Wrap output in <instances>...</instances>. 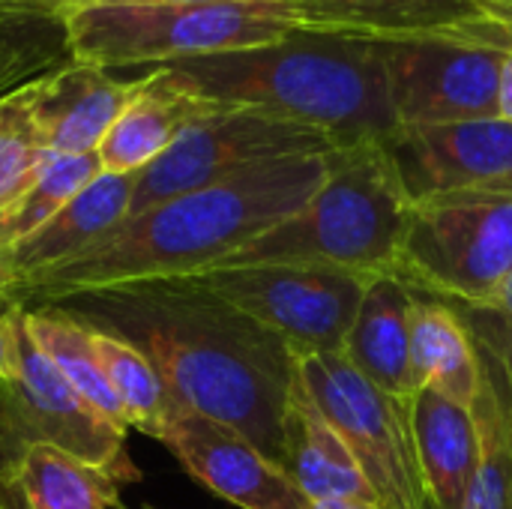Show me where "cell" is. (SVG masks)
Listing matches in <instances>:
<instances>
[{
	"instance_id": "obj_1",
	"label": "cell",
	"mask_w": 512,
	"mask_h": 509,
	"mask_svg": "<svg viewBox=\"0 0 512 509\" xmlns=\"http://www.w3.org/2000/svg\"><path fill=\"white\" fill-rule=\"evenodd\" d=\"M75 321L141 348L171 399L243 435L282 468L294 348L192 276L123 285L54 303Z\"/></svg>"
},
{
	"instance_id": "obj_2",
	"label": "cell",
	"mask_w": 512,
	"mask_h": 509,
	"mask_svg": "<svg viewBox=\"0 0 512 509\" xmlns=\"http://www.w3.org/2000/svg\"><path fill=\"white\" fill-rule=\"evenodd\" d=\"M327 171L330 153L285 156L174 195L126 216L81 255L9 288L6 297L30 309L93 291L210 273L228 255L303 210Z\"/></svg>"
},
{
	"instance_id": "obj_3",
	"label": "cell",
	"mask_w": 512,
	"mask_h": 509,
	"mask_svg": "<svg viewBox=\"0 0 512 509\" xmlns=\"http://www.w3.org/2000/svg\"><path fill=\"white\" fill-rule=\"evenodd\" d=\"M195 96L222 108H255L324 132L336 147L387 141L390 105L381 39L300 30L273 45L165 63Z\"/></svg>"
},
{
	"instance_id": "obj_4",
	"label": "cell",
	"mask_w": 512,
	"mask_h": 509,
	"mask_svg": "<svg viewBox=\"0 0 512 509\" xmlns=\"http://www.w3.org/2000/svg\"><path fill=\"white\" fill-rule=\"evenodd\" d=\"M408 195L381 141L339 147L312 201L228 255L222 267L309 264L360 276H393L408 222Z\"/></svg>"
},
{
	"instance_id": "obj_5",
	"label": "cell",
	"mask_w": 512,
	"mask_h": 509,
	"mask_svg": "<svg viewBox=\"0 0 512 509\" xmlns=\"http://www.w3.org/2000/svg\"><path fill=\"white\" fill-rule=\"evenodd\" d=\"M66 27L75 60L102 69L165 66L177 60L243 51L318 30L303 9L285 0H222L168 6H81Z\"/></svg>"
},
{
	"instance_id": "obj_6",
	"label": "cell",
	"mask_w": 512,
	"mask_h": 509,
	"mask_svg": "<svg viewBox=\"0 0 512 509\" xmlns=\"http://www.w3.org/2000/svg\"><path fill=\"white\" fill-rule=\"evenodd\" d=\"M129 429L105 420L33 342L24 306L9 309V366L0 378V477L30 447H54L105 471L117 486L138 483Z\"/></svg>"
},
{
	"instance_id": "obj_7",
	"label": "cell",
	"mask_w": 512,
	"mask_h": 509,
	"mask_svg": "<svg viewBox=\"0 0 512 509\" xmlns=\"http://www.w3.org/2000/svg\"><path fill=\"white\" fill-rule=\"evenodd\" d=\"M512 267V195L432 198L408 207L396 273L426 297L486 309Z\"/></svg>"
},
{
	"instance_id": "obj_8",
	"label": "cell",
	"mask_w": 512,
	"mask_h": 509,
	"mask_svg": "<svg viewBox=\"0 0 512 509\" xmlns=\"http://www.w3.org/2000/svg\"><path fill=\"white\" fill-rule=\"evenodd\" d=\"M297 378L345 441L384 509H429L408 402L381 393L342 351L297 354Z\"/></svg>"
},
{
	"instance_id": "obj_9",
	"label": "cell",
	"mask_w": 512,
	"mask_h": 509,
	"mask_svg": "<svg viewBox=\"0 0 512 509\" xmlns=\"http://www.w3.org/2000/svg\"><path fill=\"white\" fill-rule=\"evenodd\" d=\"M399 129L498 117L507 30L495 36L429 33L381 39Z\"/></svg>"
},
{
	"instance_id": "obj_10",
	"label": "cell",
	"mask_w": 512,
	"mask_h": 509,
	"mask_svg": "<svg viewBox=\"0 0 512 509\" xmlns=\"http://www.w3.org/2000/svg\"><path fill=\"white\" fill-rule=\"evenodd\" d=\"M333 150L339 147L312 126L264 114L255 108L213 105L192 126H186L180 138L156 162L138 171L129 216L174 195L213 186L270 159Z\"/></svg>"
},
{
	"instance_id": "obj_11",
	"label": "cell",
	"mask_w": 512,
	"mask_h": 509,
	"mask_svg": "<svg viewBox=\"0 0 512 509\" xmlns=\"http://www.w3.org/2000/svg\"><path fill=\"white\" fill-rule=\"evenodd\" d=\"M192 279L285 339L294 354L342 351L363 291L372 282L360 273L309 264L222 267Z\"/></svg>"
},
{
	"instance_id": "obj_12",
	"label": "cell",
	"mask_w": 512,
	"mask_h": 509,
	"mask_svg": "<svg viewBox=\"0 0 512 509\" xmlns=\"http://www.w3.org/2000/svg\"><path fill=\"white\" fill-rule=\"evenodd\" d=\"M381 144L411 204L512 195V123L501 117L396 129Z\"/></svg>"
},
{
	"instance_id": "obj_13",
	"label": "cell",
	"mask_w": 512,
	"mask_h": 509,
	"mask_svg": "<svg viewBox=\"0 0 512 509\" xmlns=\"http://www.w3.org/2000/svg\"><path fill=\"white\" fill-rule=\"evenodd\" d=\"M180 468L216 498L240 509H312L294 480L234 429L177 411L162 441Z\"/></svg>"
},
{
	"instance_id": "obj_14",
	"label": "cell",
	"mask_w": 512,
	"mask_h": 509,
	"mask_svg": "<svg viewBox=\"0 0 512 509\" xmlns=\"http://www.w3.org/2000/svg\"><path fill=\"white\" fill-rule=\"evenodd\" d=\"M129 93L132 81H120L111 69L81 60H72L69 66L24 87L42 147L60 156L96 153Z\"/></svg>"
},
{
	"instance_id": "obj_15",
	"label": "cell",
	"mask_w": 512,
	"mask_h": 509,
	"mask_svg": "<svg viewBox=\"0 0 512 509\" xmlns=\"http://www.w3.org/2000/svg\"><path fill=\"white\" fill-rule=\"evenodd\" d=\"M135 180L138 174L102 171L42 228L0 252V291L6 294L9 288L72 261L111 228H117L129 216Z\"/></svg>"
},
{
	"instance_id": "obj_16",
	"label": "cell",
	"mask_w": 512,
	"mask_h": 509,
	"mask_svg": "<svg viewBox=\"0 0 512 509\" xmlns=\"http://www.w3.org/2000/svg\"><path fill=\"white\" fill-rule=\"evenodd\" d=\"M213 105L180 84L168 69H150L132 81V93L111 123L96 156L108 174H138L156 162L186 126Z\"/></svg>"
},
{
	"instance_id": "obj_17",
	"label": "cell",
	"mask_w": 512,
	"mask_h": 509,
	"mask_svg": "<svg viewBox=\"0 0 512 509\" xmlns=\"http://www.w3.org/2000/svg\"><path fill=\"white\" fill-rule=\"evenodd\" d=\"M306 12L318 30L402 39L429 33L495 36L498 21L477 0H285Z\"/></svg>"
},
{
	"instance_id": "obj_18",
	"label": "cell",
	"mask_w": 512,
	"mask_h": 509,
	"mask_svg": "<svg viewBox=\"0 0 512 509\" xmlns=\"http://www.w3.org/2000/svg\"><path fill=\"white\" fill-rule=\"evenodd\" d=\"M417 291L399 276H375L345 336V360L381 393L408 402L417 393L411 375V303Z\"/></svg>"
},
{
	"instance_id": "obj_19",
	"label": "cell",
	"mask_w": 512,
	"mask_h": 509,
	"mask_svg": "<svg viewBox=\"0 0 512 509\" xmlns=\"http://www.w3.org/2000/svg\"><path fill=\"white\" fill-rule=\"evenodd\" d=\"M282 471L309 498V504L315 501L378 504L357 459L351 456L345 441L336 435V429L327 423V417L318 411V405L309 399L300 378L291 390V402L285 414Z\"/></svg>"
},
{
	"instance_id": "obj_20",
	"label": "cell",
	"mask_w": 512,
	"mask_h": 509,
	"mask_svg": "<svg viewBox=\"0 0 512 509\" xmlns=\"http://www.w3.org/2000/svg\"><path fill=\"white\" fill-rule=\"evenodd\" d=\"M408 339L414 384L462 408H474L483 384V366L468 315H459L438 297L417 294L411 303Z\"/></svg>"
},
{
	"instance_id": "obj_21",
	"label": "cell",
	"mask_w": 512,
	"mask_h": 509,
	"mask_svg": "<svg viewBox=\"0 0 512 509\" xmlns=\"http://www.w3.org/2000/svg\"><path fill=\"white\" fill-rule=\"evenodd\" d=\"M18 509H111L120 486L96 465L54 447H30L0 477Z\"/></svg>"
},
{
	"instance_id": "obj_22",
	"label": "cell",
	"mask_w": 512,
	"mask_h": 509,
	"mask_svg": "<svg viewBox=\"0 0 512 509\" xmlns=\"http://www.w3.org/2000/svg\"><path fill=\"white\" fill-rule=\"evenodd\" d=\"M75 60L66 15L39 0H0V99Z\"/></svg>"
},
{
	"instance_id": "obj_23",
	"label": "cell",
	"mask_w": 512,
	"mask_h": 509,
	"mask_svg": "<svg viewBox=\"0 0 512 509\" xmlns=\"http://www.w3.org/2000/svg\"><path fill=\"white\" fill-rule=\"evenodd\" d=\"M87 330H90L102 375L120 405L126 429H135L153 441H162V435H165L168 423L177 417L180 405L165 390L150 357L114 333H105L96 327H87Z\"/></svg>"
},
{
	"instance_id": "obj_24",
	"label": "cell",
	"mask_w": 512,
	"mask_h": 509,
	"mask_svg": "<svg viewBox=\"0 0 512 509\" xmlns=\"http://www.w3.org/2000/svg\"><path fill=\"white\" fill-rule=\"evenodd\" d=\"M24 321H27L33 342L57 366V372L66 378V384L72 390H78L81 399L87 405H93L105 420L126 429L120 405H117V399L102 375V366L96 360L90 330L57 306H30V309L24 306Z\"/></svg>"
},
{
	"instance_id": "obj_25",
	"label": "cell",
	"mask_w": 512,
	"mask_h": 509,
	"mask_svg": "<svg viewBox=\"0 0 512 509\" xmlns=\"http://www.w3.org/2000/svg\"><path fill=\"white\" fill-rule=\"evenodd\" d=\"M99 174H102V162L96 153H75V156L51 153L39 177L33 180V186L21 195V201L0 222V252L21 243L36 228H42L60 207H66Z\"/></svg>"
},
{
	"instance_id": "obj_26",
	"label": "cell",
	"mask_w": 512,
	"mask_h": 509,
	"mask_svg": "<svg viewBox=\"0 0 512 509\" xmlns=\"http://www.w3.org/2000/svg\"><path fill=\"white\" fill-rule=\"evenodd\" d=\"M48 156L30 120L24 90L0 99V222L33 186Z\"/></svg>"
},
{
	"instance_id": "obj_27",
	"label": "cell",
	"mask_w": 512,
	"mask_h": 509,
	"mask_svg": "<svg viewBox=\"0 0 512 509\" xmlns=\"http://www.w3.org/2000/svg\"><path fill=\"white\" fill-rule=\"evenodd\" d=\"M39 3L69 12L81 6H168V3H222V0H39ZM258 3H267V0H258Z\"/></svg>"
},
{
	"instance_id": "obj_28",
	"label": "cell",
	"mask_w": 512,
	"mask_h": 509,
	"mask_svg": "<svg viewBox=\"0 0 512 509\" xmlns=\"http://www.w3.org/2000/svg\"><path fill=\"white\" fill-rule=\"evenodd\" d=\"M486 312L498 315V318H501L504 324H510V327H512V267H510V273L504 276L501 288L495 291L492 303L486 306Z\"/></svg>"
},
{
	"instance_id": "obj_29",
	"label": "cell",
	"mask_w": 512,
	"mask_h": 509,
	"mask_svg": "<svg viewBox=\"0 0 512 509\" xmlns=\"http://www.w3.org/2000/svg\"><path fill=\"white\" fill-rule=\"evenodd\" d=\"M498 117L512 123V54H507L501 69V90H498Z\"/></svg>"
},
{
	"instance_id": "obj_30",
	"label": "cell",
	"mask_w": 512,
	"mask_h": 509,
	"mask_svg": "<svg viewBox=\"0 0 512 509\" xmlns=\"http://www.w3.org/2000/svg\"><path fill=\"white\" fill-rule=\"evenodd\" d=\"M9 309H12V300L0 291V378L6 375V366H9Z\"/></svg>"
},
{
	"instance_id": "obj_31",
	"label": "cell",
	"mask_w": 512,
	"mask_h": 509,
	"mask_svg": "<svg viewBox=\"0 0 512 509\" xmlns=\"http://www.w3.org/2000/svg\"><path fill=\"white\" fill-rule=\"evenodd\" d=\"M489 15L492 21H498L501 27H512V0H477Z\"/></svg>"
},
{
	"instance_id": "obj_32",
	"label": "cell",
	"mask_w": 512,
	"mask_h": 509,
	"mask_svg": "<svg viewBox=\"0 0 512 509\" xmlns=\"http://www.w3.org/2000/svg\"><path fill=\"white\" fill-rule=\"evenodd\" d=\"M486 312V309H483ZM492 315V312H489ZM495 318V327H498V336H501V345H504V351H507V360H510V372H512V330L498 318V315H492ZM507 509H512V486H510V501H507Z\"/></svg>"
},
{
	"instance_id": "obj_33",
	"label": "cell",
	"mask_w": 512,
	"mask_h": 509,
	"mask_svg": "<svg viewBox=\"0 0 512 509\" xmlns=\"http://www.w3.org/2000/svg\"><path fill=\"white\" fill-rule=\"evenodd\" d=\"M312 509H381L378 504H366V501H315Z\"/></svg>"
},
{
	"instance_id": "obj_34",
	"label": "cell",
	"mask_w": 512,
	"mask_h": 509,
	"mask_svg": "<svg viewBox=\"0 0 512 509\" xmlns=\"http://www.w3.org/2000/svg\"><path fill=\"white\" fill-rule=\"evenodd\" d=\"M0 509H18V504L12 501V495L6 492V486L0 483Z\"/></svg>"
},
{
	"instance_id": "obj_35",
	"label": "cell",
	"mask_w": 512,
	"mask_h": 509,
	"mask_svg": "<svg viewBox=\"0 0 512 509\" xmlns=\"http://www.w3.org/2000/svg\"><path fill=\"white\" fill-rule=\"evenodd\" d=\"M507 39H510V54H512V27H507Z\"/></svg>"
},
{
	"instance_id": "obj_36",
	"label": "cell",
	"mask_w": 512,
	"mask_h": 509,
	"mask_svg": "<svg viewBox=\"0 0 512 509\" xmlns=\"http://www.w3.org/2000/svg\"><path fill=\"white\" fill-rule=\"evenodd\" d=\"M507 327H510V324H507ZM510 330H512V327H510Z\"/></svg>"
}]
</instances>
